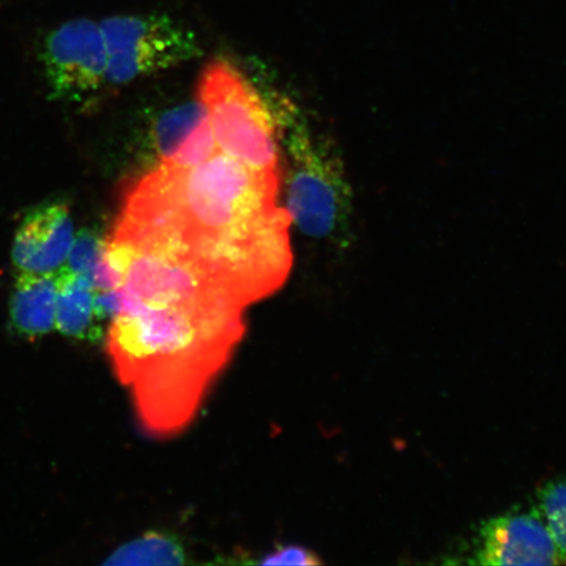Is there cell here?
Wrapping results in <instances>:
<instances>
[{
	"instance_id": "obj_1",
	"label": "cell",
	"mask_w": 566,
	"mask_h": 566,
	"mask_svg": "<svg viewBox=\"0 0 566 566\" xmlns=\"http://www.w3.org/2000/svg\"><path fill=\"white\" fill-rule=\"evenodd\" d=\"M279 172L216 154L200 166L160 165L126 195L112 235L189 254L226 292L243 295L280 260L290 228L277 207Z\"/></svg>"
},
{
	"instance_id": "obj_2",
	"label": "cell",
	"mask_w": 566,
	"mask_h": 566,
	"mask_svg": "<svg viewBox=\"0 0 566 566\" xmlns=\"http://www.w3.org/2000/svg\"><path fill=\"white\" fill-rule=\"evenodd\" d=\"M244 332L243 310L229 304L154 307L123 298L106 352L142 427L159 437L186 429Z\"/></svg>"
},
{
	"instance_id": "obj_3",
	"label": "cell",
	"mask_w": 566,
	"mask_h": 566,
	"mask_svg": "<svg viewBox=\"0 0 566 566\" xmlns=\"http://www.w3.org/2000/svg\"><path fill=\"white\" fill-rule=\"evenodd\" d=\"M274 97L268 106L292 163L289 216L304 235L348 247L354 208L343 159L334 144L315 138L292 103Z\"/></svg>"
},
{
	"instance_id": "obj_4",
	"label": "cell",
	"mask_w": 566,
	"mask_h": 566,
	"mask_svg": "<svg viewBox=\"0 0 566 566\" xmlns=\"http://www.w3.org/2000/svg\"><path fill=\"white\" fill-rule=\"evenodd\" d=\"M212 134L222 153L258 171L279 172V145L263 96L224 61L212 62L200 83Z\"/></svg>"
},
{
	"instance_id": "obj_5",
	"label": "cell",
	"mask_w": 566,
	"mask_h": 566,
	"mask_svg": "<svg viewBox=\"0 0 566 566\" xmlns=\"http://www.w3.org/2000/svg\"><path fill=\"white\" fill-rule=\"evenodd\" d=\"M101 27L108 52V84L130 83L202 55L196 34L167 13L112 17Z\"/></svg>"
},
{
	"instance_id": "obj_6",
	"label": "cell",
	"mask_w": 566,
	"mask_h": 566,
	"mask_svg": "<svg viewBox=\"0 0 566 566\" xmlns=\"http://www.w3.org/2000/svg\"><path fill=\"white\" fill-rule=\"evenodd\" d=\"M42 65L53 98L81 102L105 83L108 52L101 23L70 20L46 35Z\"/></svg>"
},
{
	"instance_id": "obj_7",
	"label": "cell",
	"mask_w": 566,
	"mask_h": 566,
	"mask_svg": "<svg viewBox=\"0 0 566 566\" xmlns=\"http://www.w3.org/2000/svg\"><path fill=\"white\" fill-rule=\"evenodd\" d=\"M470 564L562 565L536 507L494 516L481 525Z\"/></svg>"
},
{
	"instance_id": "obj_8",
	"label": "cell",
	"mask_w": 566,
	"mask_h": 566,
	"mask_svg": "<svg viewBox=\"0 0 566 566\" xmlns=\"http://www.w3.org/2000/svg\"><path fill=\"white\" fill-rule=\"evenodd\" d=\"M75 238L66 203L48 202L28 212L12 245L18 272L53 274L66 264Z\"/></svg>"
},
{
	"instance_id": "obj_9",
	"label": "cell",
	"mask_w": 566,
	"mask_h": 566,
	"mask_svg": "<svg viewBox=\"0 0 566 566\" xmlns=\"http://www.w3.org/2000/svg\"><path fill=\"white\" fill-rule=\"evenodd\" d=\"M56 273L19 272L11 300V321L21 335L42 336L55 328Z\"/></svg>"
},
{
	"instance_id": "obj_10",
	"label": "cell",
	"mask_w": 566,
	"mask_h": 566,
	"mask_svg": "<svg viewBox=\"0 0 566 566\" xmlns=\"http://www.w3.org/2000/svg\"><path fill=\"white\" fill-rule=\"evenodd\" d=\"M56 281L55 328L70 337L97 342L103 332L95 316V289L90 275L62 268L56 272Z\"/></svg>"
},
{
	"instance_id": "obj_11",
	"label": "cell",
	"mask_w": 566,
	"mask_h": 566,
	"mask_svg": "<svg viewBox=\"0 0 566 566\" xmlns=\"http://www.w3.org/2000/svg\"><path fill=\"white\" fill-rule=\"evenodd\" d=\"M207 118L208 109L201 101L182 103L163 112L148 136V147L158 166L171 160Z\"/></svg>"
},
{
	"instance_id": "obj_12",
	"label": "cell",
	"mask_w": 566,
	"mask_h": 566,
	"mask_svg": "<svg viewBox=\"0 0 566 566\" xmlns=\"http://www.w3.org/2000/svg\"><path fill=\"white\" fill-rule=\"evenodd\" d=\"M104 564L117 566L182 565L187 564V554L176 536L151 531L138 539L124 544Z\"/></svg>"
},
{
	"instance_id": "obj_13",
	"label": "cell",
	"mask_w": 566,
	"mask_h": 566,
	"mask_svg": "<svg viewBox=\"0 0 566 566\" xmlns=\"http://www.w3.org/2000/svg\"><path fill=\"white\" fill-rule=\"evenodd\" d=\"M554 541L562 564H566V476L546 481L536 492V506Z\"/></svg>"
},
{
	"instance_id": "obj_14",
	"label": "cell",
	"mask_w": 566,
	"mask_h": 566,
	"mask_svg": "<svg viewBox=\"0 0 566 566\" xmlns=\"http://www.w3.org/2000/svg\"><path fill=\"white\" fill-rule=\"evenodd\" d=\"M217 146L209 118H207L197 127L180 150L175 154V157L165 165L179 168L200 166L218 154Z\"/></svg>"
},
{
	"instance_id": "obj_15",
	"label": "cell",
	"mask_w": 566,
	"mask_h": 566,
	"mask_svg": "<svg viewBox=\"0 0 566 566\" xmlns=\"http://www.w3.org/2000/svg\"><path fill=\"white\" fill-rule=\"evenodd\" d=\"M106 240L97 235V232L82 230L75 233L73 247H71L65 266L66 271L75 274L90 275L94 272L98 260L105 250Z\"/></svg>"
},
{
	"instance_id": "obj_16",
	"label": "cell",
	"mask_w": 566,
	"mask_h": 566,
	"mask_svg": "<svg viewBox=\"0 0 566 566\" xmlns=\"http://www.w3.org/2000/svg\"><path fill=\"white\" fill-rule=\"evenodd\" d=\"M261 565H318L321 560L307 548L298 546L279 547L260 560Z\"/></svg>"
}]
</instances>
